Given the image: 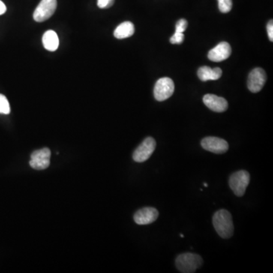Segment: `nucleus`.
I'll use <instances>...</instances> for the list:
<instances>
[{
  "label": "nucleus",
  "mask_w": 273,
  "mask_h": 273,
  "mask_svg": "<svg viewBox=\"0 0 273 273\" xmlns=\"http://www.w3.org/2000/svg\"><path fill=\"white\" fill-rule=\"evenodd\" d=\"M56 0H41L35 11L33 17L37 22H43L52 17L56 10Z\"/></svg>",
  "instance_id": "nucleus-6"
},
{
  "label": "nucleus",
  "mask_w": 273,
  "mask_h": 273,
  "mask_svg": "<svg viewBox=\"0 0 273 273\" xmlns=\"http://www.w3.org/2000/svg\"><path fill=\"white\" fill-rule=\"evenodd\" d=\"M222 75L223 71L220 67L211 69L208 66H202L199 67L197 72L198 78L202 82L218 80L222 77Z\"/></svg>",
  "instance_id": "nucleus-13"
},
{
  "label": "nucleus",
  "mask_w": 273,
  "mask_h": 273,
  "mask_svg": "<svg viewBox=\"0 0 273 273\" xmlns=\"http://www.w3.org/2000/svg\"><path fill=\"white\" fill-rule=\"evenodd\" d=\"M204 186H205V187H208V184H207V183H204Z\"/></svg>",
  "instance_id": "nucleus-23"
},
{
  "label": "nucleus",
  "mask_w": 273,
  "mask_h": 273,
  "mask_svg": "<svg viewBox=\"0 0 273 273\" xmlns=\"http://www.w3.org/2000/svg\"><path fill=\"white\" fill-rule=\"evenodd\" d=\"M232 54V47L227 42H222L216 47L210 50L208 58L210 60L216 62L224 61L229 58Z\"/></svg>",
  "instance_id": "nucleus-11"
},
{
  "label": "nucleus",
  "mask_w": 273,
  "mask_h": 273,
  "mask_svg": "<svg viewBox=\"0 0 273 273\" xmlns=\"http://www.w3.org/2000/svg\"><path fill=\"white\" fill-rule=\"evenodd\" d=\"M134 25L130 22H124L118 25L114 31V36L117 39H124L131 37L134 34Z\"/></svg>",
  "instance_id": "nucleus-15"
},
{
  "label": "nucleus",
  "mask_w": 273,
  "mask_h": 273,
  "mask_svg": "<svg viewBox=\"0 0 273 273\" xmlns=\"http://www.w3.org/2000/svg\"><path fill=\"white\" fill-rule=\"evenodd\" d=\"M266 81V74L261 67L252 70L247 79V88L252 93H258L262 90Z\"/></svg>",
  "instance_id": "nucleus-9"
},
{
  "label": "nucleus",
  "mask_w": 273,
  "mask_h": 273,
  "mask_svg": "<svg viewBox=\"0 0 273 273\" xmlns=\"http://www.w3.org/2000/svg\"><path fill=\"white\" fill-rule=\"evenodd\" d=\"M157 143L151 136H148L135 150L133 154V160L136 163H144L149 160L150 157L154 154Z\"/></svg>",
  "instance_id": "nucleus-5"
},
{
  "label": "nucleus",
  "mask_w": 273,
  "mask_h": 273,
  "mask_svg": "<svg viewBox=\"0 0 273 273\" xmlns=\"http://www.w3.org/2000/svg\"><path fill=\"white\" fill-rule=\"evenodd\" d=\"M201 146L204 150L217 154H225L229 148L226 141L217 136H207L201 141Z\"/></svg>",
  "instance_id": "nucleus-7"
},
{
  "label": "nucleus",
  "mask_w": 273,
  "mask_h": 273,
  "mask_svg": "<svg viewBox=\"0 0 273 273\" xmlns=\"http://www.w3.org/2000/svg\"><path fill=\"white\" fill-rule=\"evenodd\" d=\"M219 9L223 13H228L232 10V0H218Z\"/></svg>",
  "instance_id": "nucleus-17"
},
{
  "label": "nucleus",
  "mask_w": 273,
  "mask_h": 273,
  "mask_svg": "<svg viewBox=\"0 0 273 273\" xmlns=\"http://www.w3.org/2000/svg\"><path fill=\"white\" fill-rule=\"evenodd\" d=\"M42 41H43V45L45 49H47L48 51H51V52L56 50L58 49V45H59L58 35L55 31H52V30H49L44 33Z\"/></svg>",
  "instance_id": "nucleus-14"
},
{
  "label": "nucleus",
  "mask_w": 273,
  "mask_h": 273,
  "mask_svg": "<svg viewBox=\"0 0 273 273\" xmlns=\"http://www.w3.org/2000/svg\"><path fill=\"white\" fill-rule=\"evenodd\" d=\"M202 257L196 253H185L180 254L175 259V265L182 273L195 272L202 265Z\"/></svg>",
  "instance_id": "nucleus-2"
},
{
  "label": "nucleus",
  "mask_w": 273,
  "mask_h": 273,
  "mask_svg": "<svg viewBox=\"0 0 273 273\" xmlns=\"http://www.w3.org/2000/svg\"><path fill=\"white\" fill-rule=\"evenodd\" d=\"M10 105L8 100L4 94H0V113L8 115L10 113Z\"/></svg>",
  "instance_id": "nucleus-16"
},
{
  "label": "nucleus",
  "mask_w": 273,
  "mask_h": 273,
  "mask_svg": "<svg viewBox=\"0 0 273 273\" xmlns=\"http://www.w3.org/2000/svg\"><path fill=\"white\" fill-rule=\"evenodd\" d=\"M184 40V34L181 33H175L173 36L170 38V43L172 44H181Z\"/></svg>",
  "instance_id": "nucleus-19"
},
{
  "label": "nucleus",
  "mask_w": 273,
  "mask_h": 273,
  "mask_svg": "<svg viewBox=\"0 0 273 273\" xmlns=\"http://www.w3.org/2000/svg\"><path fill=\"white\" fill-rule=\"evenodd\" d=\"M187 28V22L185 19H180L175 25V33H181L184 34Z\"/></svg>",
  "instance_id": "nucleus-18"
},
{
  "label": "nucleus",
  "mask_w": 273,
  "mask_h": 273,
  "mask_svg": "<svg viewBox=\"0 0 273 273\" xmlns=\"http://www.w3.org/2000/svg\"><path fill=\"white\" fill-rule=\"evenodd\" d=\"M215 230L221 238H230L234 234V223L232 215L226 210H220L214 214L213 218Z\"/></svg>",
  "instance_id": "nucleus-1"
},
{
  "label": "nucleus",
  "mask_w": 273,
  "mask_h": 273,
  "mask_svg": "<svg viewBox=\"0 0 273 273\" xmlns=\"http://www.w3.org/2000/svg\"><path fill=\"white\" fill-rule=\"evenodd\" d=\"M202 101L204 104L214 112H223L229 108V103L226 99L214 94H207L204 96Z\"/></svg>",
  "instance_id": "nucleus-12"
},
{
  "label": "nucleus",
  "mask_w": 273,
  "mask_h": 273,
  "mask_svg": "<svg viewBox=\"0 0 273 273\" xmlns=\"http://www.w3.org/2000/svg\"><path fill=\"white\" fill-rule=\"evenodd\" d=\"M175 91V84L169 78L159 79L154 87V97L157 101H165L172 97Z\"/></svg>",
  "instance_id": "nucleus-4"
},
{
  "label": "nucleus",
  "mask_w": 273,
  "mask_h": 273,
  "mask_svg": "<svg viewBox=\"0 0 273 273\" xmlns=\"http://www.w3.org/2000/svg\"><path fill=\"white\" fill-rule=\"evenodd\" d=\"M115 0H97V7L100 9H109L112 7Z\"/></svg>",
  "instance_id": "nucleus-20"
},
{
  "label": "nucleus",
  "mask_w": 273,
  "mask_h": 273,
  "mask_svg": "<svg viewBox=\"0 0 273 273\" xmlns=\"http://www.w3.org/2000/svg\"><path fill=\"white\" fill-rule=\"evenodd\" d=\"M267 33H268V39L270 41H273V22L272 20L268 22L267 25Z\"/></svg>",
  "instance_id": "nucleus-21"
},
{
  "label": "nucleus",
  "mask_w": 273,
  "mask_h": 273,
  "mask_svg": "<svg viewBox=\"0 0 273 273\" xmlns=\"http://www.w3.org/2000/svg\"><path fill=\"white\" fill-rule=\"evenodd\" d=\"M7 7H6L4 3L2 2V1L0 0V16H2V15H4V13L7 12Z\"/></svg>",
  "instance_id": "nucleus-22"
},
{
  "label": "nucleus",
  "mask_w": 273,
  "mask_h": 273,
  "mask_svg": "<svg viewBox=\"0 0 273 273\" xmlns=\"http://www.w3.org/2000/svg\"><path fill=\"white\" fill-rule=\"evenodd\" d=\"M250 183V174L241 170L232 174L229 178V186L236 196H242Z\"/></svg>",
  "instance_id": "nucleus-3"
},
{
  "label": "nucleus",
  "mask_w": 273,
  "mask_h": 273,
  "mask_svg": "<svg viewBox=\"0 0 273 273\" xmlns=\"http://www.w3.org/2000/svg\"><path fill=\"white\" fill-rule=\"evenodd\" d=\"M51 152L49 148H43L34 151L31 155L30 166L36 170L47 169L50 164Z\"/></svg>",
  "instance_id": "nucleus-8"
},
{
  "label": "nucleus",
  "mask_w": 273,
  "mask_h": 273,
  "mask_svg": "<svg viewBox=\"0 0 273 273\" xmlns=\"http://www.w3.org/2000/svg\"><path fill=\"white\" fill-rule=\"evenodd\" d=\"M159 217V212L154 208H145L136 211L133 216V220L138 225L151 224L155 222Z\"/></svg>",
  "instance_id": "nucleus-10"
}]
</instances>
